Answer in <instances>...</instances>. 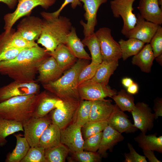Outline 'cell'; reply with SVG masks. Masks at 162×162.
<instances>
[{
  "label": "cell",
  "instance_id": "obj_1",
  "mask_svg": "<svg viewBox=\"0 0 162 162\" xmlns=\"http://www.w3.org/2000/svg\"><path fill=\"white\" fill-rule=\"evenodd\" d=\"M50 56L45 49L38 45L26 48L14 59L0 62V74L7 75L14 80L36 82L40 65Z\"/></svg>",
  "mask_w": 162,
  "mask_h": 162
},
{
  "label": "cell",
  "instance_id": "obj_2",
  "mask_svg": "<svg viewBox=\"0 0 162 162\" xmlns=\"http://www.w3.org/2000/svg\"><path fill=\"white\" fill-rule=\"evenodd\" d=\"M88 60L79 59L63 76L43 85L44 88L62 100H81L78 90V78L81 71L88 64Z\"/></svg>",
  "mask_w": 162,
  "mask_h": 162
},
{
  "label": "cell",
  "instance_id": "obj_3",
  "mask_svg": "<svg viewBox=\"0 0 162 162\" xmlns=\"http://www.w3.org/2000/svg\"><path fill=\"white\" fill-rule=\"evenodd\" d=\"M43 17L42 31L37 44L44 46L46 51L52 52L59 44H65L72 24L70 19L64 16Z\"/></svg>",
  "mask_w": 162,
  "mask_h": 162
},
{
  "label": "cell",
  "instance_id": "obj_4",
  "mask_svg": "<svg viewBox=\"0 0 162 162\" xmlns=\"http://www.w3.org/2000/svg\"><path fill=\"white\" fill-rule=\"evenodd\" d=\"M40 93L11 98L0 103V118L22 123L33 117Z\"/></svg>",
  "mask_w": 162,
  "mask_h": 162
},
{
  "label": "cell",
  "instance_id": "obj_5",
  "mask_svg": "<svg viewBox=\"0 0 162 162\" xmlns=\"http://www.w3.org/2000/svg\"><path fill=\"white\" fill-rule=\"evenodd\" d=\"M95 33L100 45L102 61H118L122 58L119 44L112 36L110 28H100Z\"/></svg>",
  "mask_w": 162,
  "mask_h": 162
},
{
  "label": "cell",
  "instance_id": "obj_6",
  "mask_svg": "<svg viewBox=\"0 0 162 162\" xmlns=\"http://www.w3.org/2000/svg\"><path fill=\"white\" fill-rule=\"evenodd\" d=\"M56 1V0H18V3L15 10L4 16V29L6 31H10L18 20L28 14L36 7L40 6L47 9L53 5Z\"/></svg>",
  "mask_w": 162,
  "mask_h": 162
},
{
  "label": "cell",
  "instance_id": "obj_7",
  "mask_svg": "<svg viewBox=\"0 0 162 162\" xmlns=\"http://www.w3.org/2000/svg\"><path fill=\"white\" fill-rule=\"evenodd\" d=\"M136 0H112L110 6L113 16L115 18L121 17L123 25L121 30L125 36L135 26L137 18L133 13V5Z\"/></svg>",
  "mask_w": 162,
  "mask_h": 162
},
{
  "label": "cell",
  "instance_id": "obj_8",
  "mask_svg": "<svg viewBox=\"0 0 162 162\" xmlns=\"http://www.w3.org/2000/svg\"><path fill=\"white\" fill-rule=\"evenodd\" d=\"M78 90L81 100L92 101L104 100L107 97L112 98L117 93L108 85L87 81L79 85Z\"/></svg>",
  "mask_w": 162,
  "mask_h": 162
},
{
  "label": "cell",
  "instance_id": "obj_9",
  "mask_svg": "<svg viewBox=\"0 0 162 162\" xmlns=\"http://www.w3.org/2000/svg\"><path fill=\"white\" fill-rule=\"evenodd\" d=\"M52 123L50 117L47 116L40 118L32 117L22 123L24 137L30 147L39 146L40 138L45 129Z\"/></svg>",
  "mask_w": 162,
  "mask_h": 162
},
{
  "label": "cell",
  "instance_id": "obj_10",
  "mask_svg": "<svg viewBox=\"0 0 162 162\" xmlns=\"http://www.w3.org/2000/svg\"><path fill=\"white\" fill-rule=\"evenodd\" d=\"M40 88L36 81L24 82L14 80L0 88V103L14 97L38 94Z\"/></svg>",
  "mask_w": 162,
  "mask_h": 162
},
{
  "label": "cell",
  "instance_id": "obj_11",
  "mask_svg": "<svg viewBox=\"0 0 162 162\" xmlns=\"http://www.w3.org/2000/svg\"><path fill=\"white\" fill-rule=\"evenodd\" d=\"M62 105L50 112V118L52 123L58 126L61 130L73 121L80 100H63Z\"/></svg>",
  "mask_w": 162,
  "mask_h": 162
},
{
  "label": "cell",
  "instance_id": "obj_12",
  "mask_svg": "<svg viewBox=\"0 0 162 162\" xmlns=\"http://www.w3.org/2000/svg\"><path fill=\"white\" fill-rule=\"evenodd\" d=\"M134 120V126L146 134L152 130L154 126L155 115L148 105L142 102H138L131 112Z\"/></svg>",
  "mask_w": 162,
  "mask_h": 162
},
{
  "label": "cell",
  "instance_id": "obj_13",
  "mask_svg": "<svg viewBox=\"0 0 162 162\" xmlns=\"http://www.w3.org/2000/svg\"><path fill=\"white\" fill-rule=\"evenodd\" d=\"M82 127L72 122L61 129V143L66 146L71 153L83 150L84 140Z\"/></svg>",
  "mask_w": 162,
  "mask_h": 162
},
{
  "label": "cell",
  "instance_id": "obj_14",
  "mask_svg": "<svg viewBox=\"0 0 162 162\" xmlns=\"http://www.w3.org/2000/svg\"><path fill=\"white\" fill-rule=\"evenodd\" d=\"M108 0H80L83 4L85 11L84 16L87 22L81 20L80 23L83 26L85 37L90 36L94 32L95 26L97 23V14L100 6Z\"/></svg>",
  "mask_w": 162,
  "mask_h": 162
},
{
  "label": "cell",
  "instance_id": "obj_15",
  "mask_svg": "<svg viewBox=\"0 0 162 162\" xmlns=\"http://www.w3.org/2000/svg\"><path fill=\"white\" fill-rule=\"evenodd\" d=\"M136 17L135 26L125 36L128 38L136 39L145 44L149 43L159 25L145 20L139 14Z\"/></svg>",
  "mask_w": 162,
  "mask_h": 162
},
{
  "label": "cell",
  "instance_id": "obj_16",
  "mask_svg": "<svg viewBox=\"0 0 162 162\" xmlns=\"http://www.w3.org/2000/svg\"><path fill=\"white\" fill-rule=\"evenodd\" d=\"M42 26V20L39 18L27 16L23 18L18 25L16 31L26 40L35 41L40 35Z\"/></svg>",
  "mask_w": 162,
  "mask_h": 162
},
{
  "label": "cell",
  "instance_id": "obj_17",
  "mask_svg": "<svg viewBox=\"0 0 162 162\" xmlns=\"http://www.w3.org/2000/svg\"><path fill=\"white\" fill-rule=\"evenodd\" d=\"M63 72L54 58L50 56L40 65L37 81L43 85L47 83L58 79Z\"/></svg>",
  "mask_w": 162,
  "mask_h": 162
},
{
  "label": "cell",
  "instance_id": "obj_18",
  "mask_svg": "<svg viewBox=\"0 0 162 162\" xmlns=\"http://www.w3.org/2000/svg\"><path fill=\"white\" fill-rule=\"evenodd\" d=\"M128 118V115L115 104L107 121L108 125L121 134L134 132L138 129L134 126Z\"/></svg>",
  "mask_w": 162,
  "mask_h": 162
},
{
  "label": "cell",
  "instance_id": "obj_19",
  "mask_svg": "<svg viewBox=\"0 0 162 162\" xmlns=\"http://www.w3.org/2000/svg\"><path fill=\"white\" fill-rule=\"evenodd\" d=\"M137 9L141 16L145 20L161 25L162 11L159 0H140Z\"/></svg>",
  "mask_w": 162,
  "mask_h": 162
},
{
  "label": "cell",
  "instance_id": "obj_20",
  "mask_svg": "<svg viewBox=\"0 0 162 162\" xmlns=\"http://www.w3.org/2000/svg\"><path fill=\"white\" fill-rule=\"evenodd\" d=\"M40 98L33 117H44L62 104L63 100L52 94L44 91L40 93Z\"/></svg>",
  "mask_w": 162,
  "mask_h": 162
},
{
  "label": "cell",
  "instance_id": "obj_21",
  "mask_svg": "<svg viewBox=\"0 0 162 162\" xmlns=\"http://www.w3.org/2000/svg\"><path fill=\"white\" fill-rule=\"evenodd\" d=\"M37 45L35 41H30L24 39L12 28L8 31H5L0 34V50L12 47H30Z\"/></svg>",
  "mask_w": 162,
  "mask_h": 162
},
{
  "label": "cell",
  "instance_id": "obj_22",
  "mask_svg": "<svg viewBox=\"0 0 162 162\" xmlns=\"http://www.w3.org/2000/svg\"><path fill=\"white\" fill-rule=\"evenodd\" d=\"M124 139L122 134L108 125L102 131V135L99 148L97 152L102 157L107 156V151H112L113 147L118 143Z\"/></svg>",
  "mask_w": 162,
  "mask_h": 162
},
{
  "label": "cell",
  "instance_id": "obj_23",
  "mask_svg": "<svg viewBox=\"0 0 162 162\" xmlns=\"http://www.w3.org/2000/svg\"><path fill=\"white\" fill-rule=\"evenodd\" d=\"M110 100L92 101L89 117L88 122L107 121L110 116L115 105Z\"/></svg>",
  "mask_w": 162,
  "mask_h": 162
},
{
  "label": "cell",
  "instance_id": "obj_24",
  "mask_svg": "<svg viewBox=\"0 0 162 162\" xmlns=\"http://www.w3.org/2000/svg\"><path fill=\"white\" fill-rule=\"evenodd\" d=\"M49 53L54 58L63 71L72 66L76 61L77 58L64 44H59L53 52Z\"/></svg>",
  "mask_w": 162,
  "mask_h": 162
},
{
  "label": "cell",
  "instance_id": "obj_25",
  "mask_svg": "<svg viewBox=\"0 0 162 162\" xmlns=\"http://www.w3.org/2000/svg\"><path fill=\"white\" fill-rule=\"evenodd\" d=\"M155 58L149 43L144 45L141 50L134 56L132 59L133 64L138 67L144 72H151L153 61Z\"/></svg>",
  "mask_w": 162,
  "mask_h": 162
},
{
  "label": "cell",
  "instance_id": "obj_26",
  "mask_svg": "<svg viewBox=\"0 0 162 162\" xmlns=\"http://www.w3.org/2000/svg\"><path fill=\"white\" fill-rule=\"evenodd\" d=\"M118 66V61H102L94 76L87 81L108 85L111 76Z\"/></svg>",
  "mask_w": 162,
  "mask_h": 162
},
{
  "label": "cell",
  "instance_id": "obj_27",
  "mask_svg": "<svg viewBox=\"0 0 162 162\" xmlns=\"http://www.w3.org/2000/svg\"><path fill=\"white\" fill-rule=\"evenodd\" d=\"M61 129L51 124L45 129L39 140V146L44 148L53 147L61 143Z\"/></svg>",
  "mask_w": 162,
  "mask_h": 162
},
{
  "label": "cell",
  "instance_id": "obj_28",
  "mask_svg": "<svg viewBox=\"0 0 162 162\" xmlns=\"http://www.w3.org/2000/svg\"><path fill=\"white\" fill-rule=\"evenodd\" d=\"M65 45L76 58L91 60V57L84 49V44L77 36L75 28L73 26L67 35Z\"/></svg>",
  "mask_w": 162,
  "mask_h": 162
},
{
  "label": "cell",
  "instance_id": "obj_29",
  "mask_svg": "<svg viewBox=\"0 0 162 162\" xmlns=\"http://www.w3.org/2000/svg\"><path fill=\"white\" fill-rule=\"evenodd\" d=\"M139 146L142 149H149L162 153V136L155 133L146 135L142 132L134 138Z\"/></svg>",
  "mask_w": 162,
  "mask_h": 162
},
{
  "label": "cell",
  "instance_id": "obj_30",
  "mask_svg": "<svg viewBox=\"0 0 162 162\" xmlns=\"http://www.w3.org/2000/svg\"><path fill=\"white\" fill-rule=\"evenodd\" d=\"M16 145L11 152L7 155L6 162H20L27 153L30 146L27 140L20 134L14 135Z\"/></svg>",
  "mask_w": 162,
  "mask_h": 162
},
{
  "label": "cell",
  "instance_id": "obj_31",
  "mask_svg": "<svg viewBox=\"0 0 162 162\" xmlns=\"http://www.w3.org/2000/svg\"><path fill=\"white\" fill-rule=\"evenodd\" d=\"M118 43L121 51L122 58L124 61L137 54L145 44L140 40L133 38H129L127 40L121 39Z\"/></svg>",
  "mask_w": 162,
  "mask_h": 162
},
{
  "label": "cell",
  "instance_id": "obj_32",
  "mask_svg": "<svg viewBox=\"0 0 162 162\" xmlns=\"http://www.w3.org/2000/svg\"><path fill=\"white\" fill-rule=\"evenodd\" d=\"M20 131H24L22 123L0 118V146H3L6 144L8 136Z\"/></svg>",
  "mask_w": 162,
  "mask_h": 162
},
{
  "label": "cell",
  "instance_id": "obj_33",
  "mask_svg": "<svg viewBox=\"0 0 162 162\" xmlns=\"http://www.w3.org/2000/svg\"><path fill=\"white\" fill-rule=\"evenodd\" d=\"M70 152L68 148L61 143L53 147L44 149L46 162H64Z\"/></svg>",
  "mask_w": 162,
  "mask_h": 162
},
{
  "label": "cell",
  "instance_id": "obj_34",
  "mask_svg": "<svg viewBox=\"0 0 162 162\" xmlns=\"http://www.w3.org/2000/svg\"><path fill=\"white\" fill-rule=\"evenodd\" d=\"M82 42L84 45L87 47L90 51L91 56V63L100 64L102 60L100 46L95 32L90 36L85 37Z\"/></svg>",
  "mask_w": 162,
  "mask_h": 162
},
{
  "label": "cell",
  "instance_id": "obj_35",
  "mask_svg": "<svg viewBox=\"0 0 162 162\" xmlns=\"http://www.w3.org/2000/svg\"><path fill=\"white\" fill-rule=\"evenodd\" d=\"M112 98L116 104L124 112H131L135 106L134 96L124 89H121Z\"/></svg>",
  "mask_w": 162,
  "mask_h": 162
},
{
  "label": "cell",
  "instance_id": "obj_36",
  "mask_svg": "<svg viewBox=\"0 0 162 162\" xmlns=\"http://www.w3.org/2000/svg\"><path fill=\"white\" fill-rule=\"evenodd\" d=\"M92 104V101L81 100L72 122L82 127L87 123L89 117Z\"/></svg>",
  "mask_w": 162,
  "mask_h": 162
},
{
  "label": "cell",
  "instance_id": "obj_37",
  "mask_svg": "<svg viewBox=\"0 0 162 162\" xmlns=\"http://www.w3.org/2000/svg\"><path fill=\"white\" fill-rule=\"evenodd\" d=\"M107 125V121L86 123L81 128L82 133L84 140L103 131Z\"/></svg>",
  "mask_w": 162,
  "mask_h": 162
},
{
  "label": "cell",
  "instance_id": "obj_38",
  "mask_svg": "<svg viewBox=\"0 0 162 162\" xmlns=\"http://www.w3.org/2000/svg\"><path fill=\"white\" fill-rule=\"evenodd\" d=\"M72 160L78 162H99L102 156L97 152L82 150L72 153Z\"/></svg>",
  "mask_w": 162,
  "mask_h": 162
},
{
  "label": "cell",
  "instance_id": "obj_39",
  "mask_svg": "<svg viewBox=\"0 0 162 162\" xmlns=\"http://www.w3.org/2000/svg\"><path fill=\"white\" fill-rule=\"evenodd\" d=\"M20 162H46L44 148L39 146L30 147Z\"/></svg>",
  "mask_w": 162,
  "mask_h": 162
},
{
  "label": "cell",
  "instance_id": "obj_40",
  "mask_svg": "<svg viewBox=\"0 0 162 162\" xmlns=\"http://www.w3.org/2000/svg\"><path fill=\"white\" fill-rule=\"evenodd\" d=\"M149 44L154 58L162 54V27L159 25Z\"/></svg>",
  "mask_w": 162,
  "mask_h": 162
},
{
  "label": "cell",
  "instance_id": "obj_41",
  "mask_svg": "<svg viewBox=\"0 0 162 162\" xmlns=\"http://www.w3.org/2000/svg\"><path fill=\"white\" fill-rule=\"evenodd\" d=\"M102 135V131L92 135L84 140V150L96 152L98 151Z\"/></svg>",
  "mask_w": 162,
  "mask_h": 162
},
{
  "label": "cell",
  "instance_id": "obj_42",
  "mask_svg": "<svg viewBox=\"0 0 162 162\" xmlns=\"http://www.w3.org/2000/svg\"><path fill=\"white\" fill-rule=\"evenodd\" d=\"M100 64L91 63L85 67L80 72L78 80V86L91 79L94 75Z\"/></svg>",
  "mask_w": 162,
  "mask_h": 162
},
{
  "label": "cell",
  "instance_id": "obj_43",
  "mask_svg": "<svg viewBox=\"0 0 162 162\" xmlns=\"http://www.w3.org/2000/svg\"><path fill=\"white\" fill-rule=\"evenodd\" d=\"M129 150L128 153L124 154L125 162H147L146 158L144 156L141 155L136 151L132 145L130 143L127 144Z\"/></svg>",
  "mask_w": 162,
  "mask_h": 162
},
{
  "label": "cell",
  "instance_id": "obj_44",
  "mask_svg": "<svg viewBox=\"0 0 162 162\" xmlns=\"http://www.w3.org/2000/svg\"><path fill=\"white\" fill-rule=\"evenodd\" d=\"M70 3L73 9H75L77 6L81 4L80 0H64L60 8L56 11L52 13L44 12V14L46 16L52 18H58L61 12L68 4Z\"/></svg>",
  "mask_w": 162,
  "mask_h": 162
},
{
  "label": "cell",
  "instance_id": "obj_45",
  "mask_svg": "<svg viewBox=\"0 0 162 162\" xmlns=\"http://www.w3.org/2000/svg\"><path fill=\"white\" fill-rule=\"evenodd\" d=\"M153 110L154 111L155 119L159 117L162 116V99L161 98H156L154 101Z\"/></svg>",
  "mask_w": 162,
  "mask_h": 162
},
{
  "label": "cell",
  "instance_id": "obj_46",
  "mask_svg": "<svg viewBox=\"0 0 162 162\" xmlns=\"http://www.w3.org/2000/svg\"><path fill=\"white\" fill-rule=\"evenodd\" d=\"M144 156L150 162H161L155 155L153 151L149 149H142Z\"/></svg>",
  "mask_w": 162,
  "mask_h": 162
},
{
  "label": "cell",
  "instance_id": "obj_47",
  "mask_svg": "<svg viewBox=\"0 0 162 162\" xmlns=\"http://www.w3.org/2000/svg\"><path fill=\"white\" fill-rule=\"evenodd\" d=\"M139 90V86L137 83L134 82L127 88V92L131 94H137Z\"/></svg>",
  "mask_w": 162,
  "mask_h": 162
},
{
  "label": "cell",
  "instance_id": "obj_48",
  "mask_svg": "<svg viewBox=\"0 0 162 162\" xmlns=\"http://www.w3.org/2000/svg\"><path fill=\"white\" fill-rule=\"evenodd\" d=\"M18 0H0V2L6 4L10 9L14 8Z\"/></svg>",
  "mask_w": 162,
  "mask_h": 162
},
{
  "label": "cell",
  "instance_id": "obj_49",
  "mask_svg": "<svg viewBox=\"0 0 162 162\" xmlns=\"http://www.w3.org/2000/svg\"><path fill=\"white\" fill-rule=\"evenodd\" d=\"M133 80L130 78L125 77L122 79V83L125 87L127 88L134 82Z\"/></svg>",
  "mask_w": 162,
  "mask_h": 162
},
{
  "label": "cell",
  "instance_id": "obj_50",
  "mask_svg": "<svg viewBox=\"0 0 162 162\" xmlns=\"http://www.w3.org/2000/svg\"><path fill=\"white\" fill-rule=\"evenodd\" d=\"M156 60L160 64L162 65V54L155 58Z\"/></svg>",
  "mask_w": 162,
  "mask_h": 162
},
{
  "label": "cell",
  "instance_id": "obj_51",
  "mask_svg": "<svg viewBox=\"0 0 162 162\" xmlns=\"http://www.w3.org/2000/svg\"><path fill=\"white\" fill-rule=\"evenodd\" d=\"M159 2L160 3V4L162 6V0H159Z\"/></svg>",
  "mask_w": 162,
  "mask_h": 162
}]
</instances>
